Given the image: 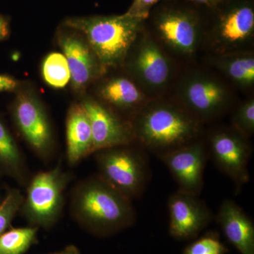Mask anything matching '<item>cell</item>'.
Returning a JSON list of instances; mask_svg holds the SVG:
<instances>
[{
    "instance_id": "1",
    "label": "cell",
    "mask_w": 254,
    "mask_h": 254,
    "mask_svg": "<svg viewBox=\"0 0 254 254\" xmlns=\"http://www.w3.org/2000/svg\"><path fill=\"white\" fill-rule=\"evenodd\" d=\"M130 122L135 143L158 158L204 133V126L170 95L150 100Z\"/></svg>"
},
{
    "instance_id": "2",
    "label": "cell",
    "mask_w": 254,
    "mask_h": 254,
    "mask_svg": "<svg viewBox=\"0 0 254 254\" xmlns=\"http://www.w3.org/2000/svg\"><path fill=\"white\" fill-rule=\"evenodd\" d=\"M69 210L80 226L96 236L115 235L136 222L132 200L98 174L80 180L73 187Z\"/></svg>"
},
{
    "instance_id": "3",
    "label": "cell",
    "mask_w": 254,
    "mask_h": 254,
    "mask_svg": "<svg viewBox=\"0 0 254 254\" xmlns=\"http://www.w3.org/2000/svg\"><path fill=\"white\" fill-rule=\"evenodd\" d=\"M205 12L186 0H164L150 11L144 27L177 63L190 65L202 50Z\"/></svg>"
},
{
    "instance_id": "4",
    "label": "cell",
    "mask_w": 254,
    "mask_h": 254,
    "mask_svg": "<svg viewBox=\"0 0 254 254\" xmlns=\"http://www.w3.org/2000/svg\"><path fill=\"white\" fill-rule=\"evenodd\" d=\"M171 93L203 126L218 122L237 105L235 88L208 65L182 68Z\"/></svg>"
},
{
    "instance_id": "5",
    "label": "cell",
    "mask_w": 254,
    "mask_h": 254,
    "mask_svg": "<svg viewBox=\"0 0 254 254\" xmlns=\"http://www.w3.org/2000/svg\"><path fill=\"white\" fill-rule=\"evenodd\" d=\"M144 21L125 13L68 18L63 25L83 33L105 73L123 67L128 50L144 27Z\"/></svg>"
},
{
    "instance_id": "6",
    "label": "cell",
    "mask_w": 254,
    "mask_h": 254,
    "mask_svg": "<svg viewBox=\"0 0 254 254\" xmlns=\"http://www.w3.org/2000/svg\"><path fill=\"white\" fill-rule=\"evenodd\" d=\"M254 47V0H222L206 8L202 46L206 55L251 51Z\"/></svg>"
},
{
    "instance_id": "7",
    "label": "cell",
    "mask_w": 254,
    "mask_h": 254,
    "mask_svg": "<svg viewBox=\"0 0 254 254\" xmlns=\"http://www.w3.org/2000/svg\"><path fill=\"white\" fill-rule=\"evenodd\" d=\"M145 27L127 53L124 70L150 98L171 93L182 68Z\"/></svg>"
},
{
    "instance_id": "8",
    "label": "cell",
    "mask_w": 254,
    "mask_h": 254,
    "mask_svg": "<svg viewBox=\"0 0 254 254\" xmlns=\"http://www.w3.org/2000/svg\"><path fill=\"white\" fill-rule=\"evenodd\" d=\"M147 153L136 143L98 150L93 153L98 175L133 201L144 193L151 177Z\"/></svg>"
},
{
    "instance_id": "9",
    "label": "cell",
    "mask_w": 254,
    "mask_h": 254,
    "mask_svg": "<svg viewBox=\"0 0 254 254\" xmlns=\"http://www.w3.org/2000/svg\"><path fill=\"white\" fill-rule=\"evenodd\" d=\"M71 179L72 175L63 170L60 163L30 178L19 212L31 226H54L63 213L65 190Z\"/></svg>"
},
{
    "instance_id": "10",
    "label": "cell",
    "mask_w": 254,
    "mask_h": 254,
    "mask_svg": "<svg viewBox=\"0 0 254 254\" xmlns=\"http://www.w3.org/2000/svg\"><path fill=\"white\" fill-rule=\"evenodd\" d=\"M9 108L18 136L41 160L48 162L56 151L51 120L41 98L30 87L18 86Z\"/></svg>"
},
{
    "instance_id": "11",
    "label": "cell",
    "mask_w": 254,
    "mask_h": 254,
    "mask_svg": "<svg viewBox=\"0 0 254 254\" xmlns=\"http://www.w3.org/2000/svg\"><path fill=\"white\" fill-rule=\"evenodd\" d=\"M208 157L217 168L231 179L236 193L250 181L249 162L252 154L250 138L231 127L217 126L204 132Z\"/></svg>"
},
{
    "instance_id": "12",
    "label": "cell",
    "mask_w": 254,
    "mask_h": 254,
    "mask_svg": "<svg viewBox=\"0 0 254 254\" xmlns=\"http://www.w3.org/2000/svg\"><path fill=\"white\" fill-rule=\"evenodd\" d=\"M57 41L68 63L71 88L83 94L104 74V69L81 32L63 25L57 33Z\"/></svg>"
},
{
    "instance_id": "13",
    "label": "cell",
    "mask_w": 254,
    "mask_h": 254,
    "mask_svg": "<svg viewBox=\"0 0 254 254\" xmlns=\"http://www.w3.org/2000/svg\"><path fill=\"white\" fill-rule=\"evenodd\" d=\"M94 84L95 98L127 120L153 99L123 68L107 71Z\"/></svg>"
},
{
    "instance_id": "14",
    "label": "cell",
    "mask_w": 254,
    "mask_h": 254,
    "mask_svg": "<svg viewBox=\"0 0 254 254\" xmlns=\"http://www.w3.org/2000/svg\"><path fill=\"white\" fill-rule=\"evenodd\" d=\"M80 103L91 124L94 153L105 148L135 143L129 120L119 115L94 96H82Z\"/></svg>"
},
{
    "instance_id": "15",
    "label": "cell",
    "mask_w": 254,
    "mask_h": 254,
    "mask_svg": "<svg viewBox=\"0 0 254 254\" xmlns=\"http://www.w3.org/2000/svg\"><path fill=\"white\" fill-rule=\"evenodd\" d=\"M177 182L179 190L199 195L203 190L204 170L209 159L203 136L182 148L158 158Z\"/></svg>"
},
{
    "instance_id": "16",
    "label": "cell",
    "mask_w": 254,
    "mask_h": 254,
    "mask_svg": "<svg viewBox=\"0 0 254 254\" xmlns=\"http://www.w3.org/2000/svg\"><path fill=\"white\" fill-rule=\"evenodd\" d=\"M169 232L175 240L197 238L215 219V215L199 195L177 190L168 200Z\"/></svg>"
},
{
    "instance_id": "17",
    "label": "cell",
    "mask_w": 254,
    "mask_h": 254,
    "mask_svg": "<svg viewBox=\"0 0 254 254\" xmlns=\"http://www.w3.org/2000/svg\"><path fill=\"white\" fill-rule=\"evenodd\" d=\"M224 235L240 254H254V224L236 202L225 199L216 217Z\"/></svg>"
},
{
    "instance_id": "18",
    "label": "cell",
    "mask_w": 254,
    "mask_h": 254,
    "mask_svg": "<svg viewBox=\"0 0 254 254\" xmlns=\"http://www.w3.org/2000/svg\"><path fill=\"white\" fill-rule=\"evenodd\" d=\"M207 65L232 86L250 95L254 89V50L205 55Z\"/></svg>"
},
{
    "instance_id": "19",
    "label": "cell",
    "mask_w": 254,
    "mask_h": 254,
    "mask_svg": "<svg viewBox=\"0 0 254 254\" xmlns=\"http://www.w3.org/2000/svg\"><path fill=\"white\" fill-rule=\"evenodd\" d=\"M66 159L75 165L94 153L89 119L81 103H73L66 118Z\"/></svg>"
},
{
    "instance_id": "20",
    "label": "cell",
    "mask_w": 254,
    "mask_h": 254,
    "mask_svg": "<svg viewBox=\"0 0 254 254\" xmlns=\"http://www.w3.org/2000/svg\"><path fill=\"white\" fill-rule=\"evenodd\" d=\"M0 174L6 175L22 187H26L30 174L26 158L0 114Z\"/></svg>"
},
{
    "instance_id": "21",
    "label": "cell",
    "mask_w": 254,
    "mask_h": 254,
    "mask_svg": "<svg viewBox=\"0 0 254 254\" xmlns=\"http://www.w3.org/2000/svg\"><path fill=\"white\" fill-rule=\"evenodd\" d=\"M39 228H12L0 236V254H24L37 242Z\"/></svg>"
},
{
    "instance_id": "22",
    "label": "cell",
    "mask_w": 254,
    "mask_h": 254,
    "mask_svg": "<svg viewBox=\"0 0 254 254\" xmlns=\"http://www.w3.org/2000/svg\"><path fill=\"white\" fill-rule=\"evenodd\" d=\"M43 79L52 88L60 89L70 83L67 61L63 53H51L47 55L41 65Z\"/></svg>"
},
{
    "instance_id": "23",
    "label": "cell",
    "mask_w": 254,
    "mask_h": 254,
    "mask_svg": "<svg viewBox=\"0 0 254 254\" xmlns=\"http://www.w3.org/2000/svg\"><path fill=\"white\" fill-rule=\"evenodd\" d=\"M231 125L235 131L250 138L254 133V96L237 104L232 111Z\"/></svg>"
},
{
    "instance_id": "24",
    "label": "cell",
    "mask_w": 254,
    "mask_h": 254,
    "mask_svg": "<svg viewBox=\"0 0 254 254\" xmlns=\"http://www.w3.org/2000/svg\"><path fill=\"white\" fill-rule=\"evenodd\" d=\"M24 195L18 189H9L0 203V236L7 230L20 211Z\"/></svg>"
},
{
    "instance_id": "25",
    "label": "cell",
    "mask_w": 254,
    "mask_h": 254,
    "mask_svg": "<svg viewBox=\"0 0 254 254\" xmlns=\"http://www.w3.org/2000/svg\"><path fill=\"white\" fill-rule=\"evenodd\" d=\"M228 250L218 232L209 231L185 247L183 254H226Z\"/></svg>"
},
{
    "instance_id": "26",
    "label": "cell",
    "mask_w": 254,
    "mask_h": 254,
    "mask_svg": "<svg viewBox=\"0 0 254 254\" xmlns=\"http://www.w3.org/2000/svg\"><path fill=\"white\" fill-rule=\"evenodd\" d=\"M163 1L164 0H133L125 14L145 19L153 8Z\"/></svg>"
},
{
    "instance_id": "27",
    "label": "cell",
    "mask_w": 254,
    "mask_h": 254,
    "mask_svg": "<svg viewBox=\"0 0 254 254\" xmlns=\"http://www.w3.org/2000/svg\"><path fill=\"white\" fill-rule=\"evenodd\" d=\"M19 86L15 78L8 75L0 74V93L16 91Z\"/></svg>"
},
{
    "instance_id": "28",
    "label": "cell",
    "mask_w": 254,
    "mask_h": 254,
    "mask_svg": "<svg viewBox=\"0 0 254 254\" xmlns=\"http://www.w3.org/2000/svg\"><path fill=\"white\" fill-rule=\"evenodd\" d=\"M9 21L2 15L0 14V42L4 41L9 36Z\"/></svg>"
},
{
    "instance_id": "29",
    "label": "cell",
    "mask_w": 254,
    "mask_h": 254,
    "mask_svg": "<svg viewBox=\"0 0 254 254\" xmlns=\"http://www.w3.org/2000/svg\"><path fill=\"white\" fill-rule=\"evenodd\" d=\"M186 1H190V2L193 3V4L198 5V6L209 8L218 4L222 0H186Z\"/></svg>"
},
{
    "instance_id": "30",
    "label": "cell",
    "mask_w": 254,
    "mask_h": 254,
    "mask_svg": "<svg viewBox=\"0 0 254 254\" xmlns=\"http://www.w3.org/2000/svg\"><path fill=\"white\" fill-rule=\"evenodd\" d=\"M50 254H81V252L76 246L71 245H68L67 247H65L64 250L60 251V252Z\"/></svg>"
},
{
    "instance_id": "31",
    "label": "cell",
    "mask_w": 254,
    "mask_h": 254,
    "mask_svg": "<svg viewBox=\"0 0 254 254\" xmlns=\"http://www.w3.org/2000/svg\"><path fill=\"white\" fill-rule=\"evenodd\" d=\"M1 200H2V199H1V194H0V203H1Z\"/></svg>"
}]
</instances>
